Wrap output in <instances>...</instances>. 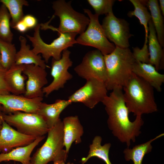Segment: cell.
Returning a JSON list of instances; mask_svg holds the SVG:
<instances>
[{"label": "cell", "mask_w": 164, "mask_h": 164, "mask_svg": "<svg viewBox=\"0 0 164 164\" xmlns=\"http://www.w3.org/2000/svg\"><path fill=\"white\" fill-rule=\"evenodd\" d=\"M10 15L6 7L2 4L0 6V39L12 43L13 34L10 29Z\"/></svg>", "instance_id": "obj_29"}, {"label": "cell", "mask_w": 164, "mask_h": 164, "mask_svg": "<svg viewBox=\"0 0 164 164\" xmlns=\"http://www.w3.org/2000/svg\"><path fill=\"white\" fill-rule=\"evenodd\" d=\"M40 25L38 24L34 28L33 36L26 35L31 42L33 48L32 51L36 54H41L46 63H48L51 57L56 60L60 59L62 52L68 48L77 43L75 39L77 33L58 32L59 37L50 44L44 42L40 35Z\"/></svg>", "instance_id": "obj_6"}, {"label": "cell", "mask_w": 164, "mask_h": 164, "mask_svg": "<svg viewBox=\"0 0 164 164\" xmlns=\"http://www.w3.org/2000/svg\"><path fill=\"white\" fill-rule=\"evenodd\" d=\"M65 164H73V163H71L70 162H68V163Z\"/></svg>", "instance_id": "obj_40"}, {"label": "cell", "mask_w": 164, "mask_h": 164, "mask_svg": "<svg viewBox=\"0 0 164 164\" xmlns=\"http://www.w3.org/2000/svg\"><path fill=\"white\" fill-rule=\"evenodd\" d=\"M132 53L135 61L149 63V55L147 44H144L141 49L137 47L133 48Z\"/></svg>", "instance_id": "obj_31"}, {"label": "cell", "mask_w": 164, "mask_h": 164, "mask_svg": "<svg viewBox=\"0 0 164 164\" xmlns=\"http://www.w3.org/2000/svg\"><path fill=\"white\" fill-rule=\"evenodd\" d=\"M45 137V135L38 137L27 145L16 148L8 152L0 153V163L12 160L19 162L22 164H30V155L32 151Z\"/></svg>", "instance_id": "obj_21"}, {"label": "cell", "mask_w": 164, "mask_h": 164, "mask_svg": "<svg viewBox=\"0 0 164 164\" xmlns=\"http://www.w3.org/2000/svg\"><path fill=\"white\" fill-rule=\"evenodd\" d=\"M22 20L29 29L34 28L38 24L36 18L31 15H24Z\"/></svg>", "instance_id": "obj_33"}, {"label": "cell", "mask_w": 164, "mask_h": 164, "mask_svg": "<svg viewBox=\"0 0 164 164\" xmlns=\"http://www.w3.org/2000/svg\"><path fill=\"white\" fill-rule=\"evenodd\" d=\"M123 96L129 113L136 116L155 112L158 108L154 88L149 84L133 73L123 87Z\"/></svg>", "instance_id": "obj_2"}, {"label": "cell", "mask_w": 164, "mask_h": 164, "mask_svg": "<svg viewBox=\"0 0 164 164\" xmlns=\"http://www.w3.org/2000/svg\"><path fill=\"white\" fill-rule=\"evenodd\" d=\"M14 29L21 33H23L26 32L28 29L27 27L22 20L17 23Z\"/></svg>", "instance_id": "obj_34"}, {"label": "cell", "mask_w": 164, "mask_h": 164, "mask_svg": "<svg viewBox=\"0 0 164 164\" xmlns=\"http://www.w3.org/2000/svg\"><path fill=\"white\" fill-rule=\"evenodd\" d=\"M102 138L98 135L95 136L92 143L90 145L87 156L82 159L81 164H84L90 158L96 157L103 161L106 164H112L109 156V151L111 146L110 143L101 145Z\"/></svg>", "instance_id": "obj_24"}, {"label": "cell", "mask_w": 164, "mask_h": 164, "mask_svg": "<svg viewBox=\"0 0 164 164\" xmlns=\"http://www.w3.org/2000/svg\"><path fill=\"white\" fill-rule=\"evenodd\" d=\"M44 144L38 148L31 157L30 164H47L59 161L66 162L68 153L63 149V128L60 119L53 127L49 129Z\"/></svg>", "instance_id": "obj_5"}, {"label": "cell", "mask_w": 164, "mask_h": 164, "mask_svg": "<svg viewBox=\"0 0 164 164\" xmlns=\"http://www.w3.org/2000/svg\"><path fill=\"white\" fill-rule=\"evenodd\" d=\"M159 8L162 16L164 15V0H159Z\"/></svg>", "instance_id": "obj_35"}, {"label": "cell", "mask_w": 164, "mask_h": 164, "mask_svg": "<svg viewBox=\"0 0 164 164\" xmlns=\"http://www.w3.org/2000/svg\"><path fill=\"white\" fill-rule=\"evenodd\" d=\"M146 5L149 8L151 19L156 33L158 41L162 47L164 46V25L163 19L157 0L147 1Z\"/></svg>", "instance_id": "obj_25"}, {"label": "cell", "mask_w": 164, "mask_h": 164, "mask_svg": "<svg viewBox=\"0 0 164 164\" xmlns=\"http://www.w3.org/2000/svg\"><path fill=\"white\" fill-rule=\"evenodd\" d=\"M43 99L42 97L29 98L24 95L10 94L0 95V104L6 114L17 111L37 113Z\"/></svg>", "instance_id": "obj_13"}, {"label": "cell", "mask_w": 164, "mask_h": 164, "mask_svg": "<svg viewBox=\"0 0 164 164\" xmlns=\"http://www.w3.org/2000/svg\"><path fill=\"white\" fill-rule=\"evenodd\" d=\"M0 2L8 10L12 19L10 26L14 29L17 23L22 20L24 16L23 7L29 6L28 2L26 0H0Z\"/></svg>", "instance_id": "obj_27"}, {"label": "cell", "mask_w": 164, "mask_h": 164, "mask_svg": "<svg viewBox=\"0 0 164 164\" xmlns=\"http://www.w3.org/2000/svg\"><path fill=\"white\" fill-rule=\"evenodd\" d=\"M2 111V106L1 104H0V112H1Z\"/></svg>", "instance_id": "obj_39"}, {"label": "cell", "mask_w": 164, "mask_h": 164, "mask_svg": "<svg viewBox=\"0 0 164 164\" xmlns=\"http://www.w3.org/2000/svg\"><path fill=\"white\" fill-rule=\"evenodd\" d=\"M101 26L107 38L115 47L129 48V39L133 35L130 33L129 24L127 21L116 17L111 12L106 15Z\"/></svg>", "instance_id": "obj_11"}, {"label": "cell", "mask_w": 164, "mask_h": 164, "mask_svg": "<svg viewBox=\"0 0 164 164\" xmlns=\"http://www.w3.org/2000/svg\"><path fill=\"white\" fill-rule=\"evenodd\" d=\"M0 51L2 65L4 70H8L15 64L17 52L16 47L12 43L6 42L0 39Z\"/></svg>", "instance_id": "obj_28"}, {"label": "cell", "mask_w": 164, "mask_h": 164, "mask_svg": "<svg viewBox=\"0 0 164 164\" xmlns=\"http://www.w3.org/2000/svg\"><path fill=\"white\" fill-rule=\"evenodd\" d=\"M84 11L87 15L90 22L87 29L76 39L77 43L95 48L103 55L111 53L116 47L106 37L99 21V15L93 14L88 9H84Z\"/></svg>", "instance_id": "obj_7"}, {"label": "cell", "mask_w": 164, "mask_h": 164, "mask_svg": "<svg viewBox=\"0 0 164 164\" xmlns=\"http://www.w3.org/2000/svg\"><path fill=\"white\" fill-rule=\"evenodd\" d=\"M37 138L21 133L3 120L0 131V151L6 153L16 148L27 145Z\"/></svg>", "instance_id": "obj_15"}, {"label": "cell", "mask_w": 164, "mask_h": 164, "mask_svg": "<svg viewBox=\"0 0 164 164\" xmlns=\"http://www.w3.org/2000/svg\"><path fill=\"white\" fill-rule=\"evenodd\" d=\"M3 120L2 116V113L0 112V131L2 128V121Z\"/></svg>", "instance_id": "obj_36"}, {"label": "cell", "mask_w": 164, "mask_h": 164, "mask_svg": "<svg viewBox=\"0 0 164 164\" xmlns=\"http://www.w3.org/2000/svg\"><path fill=\"white\" fill-rule=\"evenodd\" d=\"M149 35L148 40L149 55V63L154 66L158 71L163 69L164 52L157 38L156 33L151 19L148 23Z\"/></svg>", "instance_id": "obj_20"}, {"label": "cell", "mask_w": 164, "mask_h": 164, "mask_svg": "<svg viewBox=\"0 0 164 164\" xmlns=\"http://www.w3.org/2000/svg\"><path fill=\"white\" fill-rule=\"evenodd\" d=\"M19 40L20 48L16 55L15 64H33L45 69L47 67H49L46 64L45 61L42 59L40 54H36L30 49V46L27 44V40L25 37L20 36Z\"/></svg>", "instance_id": "obj_22"}, {"label": "cell", "mask_w": 164, "mask_h": 164, "mask_svg": "<svg viewBox=\"0 0 164 164\" xmlns=\"http://www.w3.org/2000/svg\"><path fill=\"white\" fill-rule=\"evenodd\" d=\"M5 71L0 70V95L10 94L5 79Z\"/></svg>", "instance_id": "obj_32"}, {"label": "cell", "mask_w": 164, "mask_h": 164, "mask_svg": "<svg viewBox=\"0 0 164 164\" xmlns=\"http://www.w3.org/2000/svg\"><path fill=\"white\" fill-rule=\"evenodd\" d=\"M2 116L7 124L25 135L42 136L47 133L49 129L45 121L37 113L17 111L8 114L2 113Z\"/></svg>", "instance_id": "obj_8"}, {"label": "cell", "mask_w": 164, "mask_h": 164, "mask_svg": "<svg viewBox=\"0 0 164 164\" xmlns=\"http://www.w3.org/2000/svg\"><path fill=\"white\" fill-rule=\"evenodd\" d=\"M53 164H65V162L63 160L59 161L53 162Z\"/></svg>", "instance_id": "obj_37"}, {"label": "cell", "mask_w": 164, "mask_h": 164, "mask_svg": "<svg viewBox=\"0 0 164 164\" xmlns=\"http://www.w3.org/2000/svg\"><path fill=\"white\" fill-rule=\"evenodd\" d=\"M122 88L112 90L102 102L108 115L107 124L113 135L129 148L131 142H135L141 133L144 124L142 116H136L133 121L129 118V112L125 104Z\"/></svg>", "instance_id": "obj_1"}, {"label": "cell", "mask_w": 164, "mask_h": 164, "mask_svg": "<svg viewBox=\"0 0 164 164\" xmlns=\"http://www.w3.org/2000/svg\"><path fill=\"white\" fill-rule=\"evenodd\" d=\"M0 70H4V69L3 68L2 66V64H1V55L0 51Z\"/></svg>", "instance_id": "obj_38"}, {"label": "cell", "mask_w": 164, "mask_h": 164, "mask_svg": "<svg viewBox=\"0 0 164 164\" xmlns=\"http://www.w3.org/2000/svg\"><path fill=\"white\" fill-rule=\"evenodd\" d=\"M70 53L67 49L63 51L59 60L52 58L51 74L53 79L50 84L43 89L46 97L53 91L63 88L67 81L73 78L72 75L68 71L73 65V62L70 57Z\"/></svg>", "instance_id": "obj_12"}, {"label": "cell", "mask_w": 164, "mask_h": 164, "mask_svg": "<svg viewBox=\"0 0 164 164\" xmlns=\"http://www.w3.org/2000/svg\"><path fill=\"white\" fill-rule=\"evenodd\" d=\"M71 1L57 0L53 2L54 16H58L60 23L58 28L49 26L48 23L40 24L42 29H51L58 32H74L80 35L85 30L90 19L84 14L75 11L71 5Z\"/></svg>", "instance_id": "obj_4"}, {"label": "cell", "mask_w": 164, "mask_h": 164, "mask_svg": "<svg viewBox=\"0 0 164 164\" xmlns=\"http://www.w3.org/2000/svg\"><path fill=\"white\" fill-rule=\"evenodd\" d=\"M63 128V142L65 150L68 153L72 144L81 142V137L84 133L83 128L77 116L65 117L62 121Z\"/></svg>", "instance_id": "obj_16"}, {"label": "cell", "mask_w": 164, "mask_h": 164, "mask_svg": "<svg viewBox=\"0 0 164 164\" xmlns=\"http://www.w3.org/2000/svg\"><path fill=\"white\" fill-rule=\"evenodd\" d=\"M134 6L133 11L129 12L128 16H135L139 19L140 23L144 27L145 32V43L148 42L149 35L148 23L151 19L150 13L148 12L146 6L147 1L130 0Z\"/></svg>", "instance_id": "obj_26"}, {"label": "cell", "mask_w": 164, "mask_h": 164, "mask_svg": "<svg viewBox=\"0 0 164 164\" xmlns=\"http://www.w3.org/2000/svg\"><path fill=\"white\" fill-rule=\"evenodd\" d=\"M22 73L27 79L24 96L29 98L43 97V89L48 83L45 69L33 64L24 65Z\"/></svg>", "instance_id": "obj_14"}, {"label": "cell", "mask_w": 164, "mask_h": 164, "mask_svg": "<svg viewBox=\"0 0 164 164\" xmlns=\"http://www.w3.org/2000/svg\"><path fill=\"white\" fill-rule=\"evenodd\" d=\"M164 135V133H162L145 143L135 145L132 149L126 148L123 151L125 160H132L134 164H142L145 155L152 150V143Z\"/></svg>", "instance_id": "obj_23"}, {"label": "cell", "mask_w": 164, "mask_h": 164, "mask_svg": "<svg viewBox=\"0 0 164 164\" xmlns=\"http://www.w3.org/2000/svg\"><path fill=\"white\" fill-rule=\"evenodd\" d=\"M86 80L85 84L70 96L68 100L72 103H82L92 109L108 95V90L104 82L95 78Z\"/></svg>", "instance_id": "obj_10"}, {"label": "cell", "mask_w": 164, "mask_h": 164, "mask_svg": "<svg viewBox=\"0 0 164 164\" xmlns=\"http://www.w3.org/2000/svg\"><path fill=\"white\" fill-rule=\"evenodd\" d=\"M24 65L15 64L5 73V79L10 93L19 95L26 92L25 80L27 77L22 73Z\"/></svg>", "instance_id": "obj_19"}, {"label": "cell", "mask_w": 164, "mask_h": 164, "mask_svg": "<svg viewBox=\"0 0 164 164\" xmlns=\"http://www.w3.org/2000/svg\"><path fill=\"white\" fill-rule=\"evenodd\" d=\"M74 70L79 77L86 80L95 78L105 83L107 79L104 55L97 49L87 53Z\"/></svg>", "instance_id": "obj_9"}, {"label": "cell", "mask_w": 164, "mask_h": 164, "mask_svg": "<svg viewBox=\"0 0 164 164\" xmlns=\"http://www.w3.org/2000/svg\"><path fill=\"white\" fill-rule=\"evenodd\" d=\"M107 71L105 82L107 90L123 89L132 73L135 60L129 48L116 47L111 53L104 55Z\"/></svg>", "instance_id": "obj_3"}, {"label": "cell", "mask_w": 164, "mask_h": 164, "mask_svg": "<svg viewBox=\"0 0 164 164\" xmlns=\"http://www.w3.org/2000/svg\"><path fill=\"white\" fill-rule=\"evenodd\" d=\"M114 0H87L89 4L94 9L96 14L99 15H107L112 11Z\"/></svg>", "instance_id": "obj_30"}, {"label": "cell", "mask_w": 164, "mask_h": 164, "mask_svg": "<svg viewBox=\"0 0 164 164\" xmlns=\"http://www.w3.org/2000/svg\"><path fill=\"white\" fill-rule=\"evenodd\" d=\"M72 103L68 100L57 99L52 104L43 102L40 104L37 114L43 119L49 129L54 126L60 119L62 111Z\"/></svg>", "instance_id": "obj_17"}, {"label": "cell", "mask_w": 164, "mask_h": 164, "mask_svg": "<svg viewBox=\"0 0 164 164\" xmlns=\"http://www.w3.org/2000/svg\"><path fill=\"white\" fill-rule=\"evenodd\" d=\"M132 72L148 83L157 91H161V86L164 82V75L159 73L153 65L135 61Z\"/></svg>", "instance_id": "obj_18"}]
</instances>
